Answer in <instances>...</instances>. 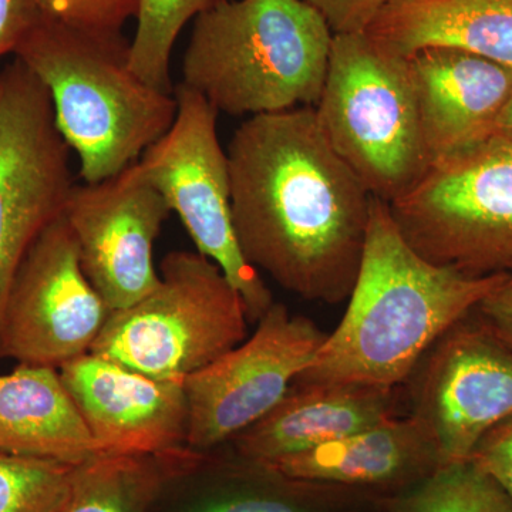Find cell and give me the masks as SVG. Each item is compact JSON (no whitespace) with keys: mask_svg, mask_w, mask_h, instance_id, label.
Returning a JSON list of instances; mask_svg holds the SVG:
<instances>
[{"mask_svg":"<svg viewBox=\"0 0 512 512\" xmlns=\"http://www.w3.org/2000/svg\"><path fill=\"white\" fill-rule=\"evenodd\" d=\"M227 156L235 237L248 264L306 301H348L373 195L326 140L315 107L248 117Z\"/></svg>","mask_w":512,"mask_h":512,"instance_id":"6da1fadb","label":"cell"},{"mask_svg":"<svg viewBox=\"0 0 512 512\" xmlns=\"http://www.w3.org/2000/svg\"><path fill=\"white\" fill-rule=\"evenodd\" d=\"M505 274L467 275L431 264L373 197L369 231L348 309L293 383H407L448 328L477 308Z\"/></svg>","mask_w":512,"mask_h":512,"instance_id":"7a4b0ae2","label":"cell"},{"mask_svg":"<svg viewBox=\"0 0 512 512\" xmlns=\"http://www.w3.org/2000/svg\"><path fill=\"white\" fill-rule=\"evenodd\" d=\"M46 87L57 130L79 158L84 183L114 177L137 163L173 126L174 93L131 70L130 43L40 18L15 52Z\"/></svg>","mask_w":512,"mask_h":512,"instance_id":"3957f363","label":"cell"},{"mask_svg":"<svg viewBox=\"0 0 512 512\" xmlns=\"http://www.w3.org/2000/svg\"><path fill=\"white\" fill-rule=\"evenodd\" d=\"M332 40L301 0H224L194 20L181 83L228 116L315 107Z\"/></svg>","mask_w":512,"mask_h":512,"instance_id":"277c9868","label":"cell"},{"mask_svg":"<svg viewBox=\"0 0 512 512\" xmlns=\"http://www.w3.org/2000/svg\"><path fill=\"white\" fill-rule=\"evenodd\" d=\"M320 130L373 197L392 202L429 170L409 62L366 33L333 35Z\"/></svg>","mask_w":512,"mask_h":512,"instance_id":"5b68a950","label":"cell"},{"mask_svg":"<svg viewBox=\"0 0 512 512\" xmlns=\"http://www.w3.org/2000/svg\"><path fill=\"white\" fill-rule=\"evenodd\" d=\"M160 284L111 312L90 353L158 380H181L248 338L247 306L200 252L165 255Z\"/></svg>","mask_w":512,"mask_h":512,"instance_id":"8992f818","label":"cell"},{"mask_svg":"<svg viewBox=\"0 0 512 512\" xmlns=\"http://www.w3.org/2000/svg\"><path fill=\"white\" fill-rule=\"evenodd\" d=\"M410 247L467 275L512 269V138L491 136L434 161L389 202Z\"/></svg>","mask_w":512,"mask_h":512,"instance_id":"52a82bcc","label":"cell"},{"mask_svg":"<svg viewBox=\"0 0 512 512\" xmlns=\"http://www.w3.org/2000/svg\"><path fill=\"white\" fill-rule=\"evenodd\" d=\"M173 126L144 151L141 170L180 217L201 255L220 266L258 323L274 305L264 279L242 255L231 207L227 151L218 137V111L210 101L180 83L174 89Z\"/></svg>","mask_w":512,"mask_h":512,"instance_id":"ba28073f","label":"cell"},{"mask_svg":"<svg viewBox=\"0 0 512 512\" xmlns=\"http://www.w3.org/2000/svg\"><path fill=\"white\" fill-rule=\"evenodd\" d=\"M73 187L49 93L15 57L0 70V313L23 258L62 217Z\"/></svg>","mask_w":512,"mask_h":512,"instance_id":"9c48e42d","label":"cell"},{"mask_svg":"<svg viewBox=\"0 0 512 512\" xmlns=\"http://www.w3.org/2000/svg\"><path fill=\"white\" fill-rule=\"evenodd\" d=\"M328 335L275 303L245 342L184 380L187 446L205 453L232 441L284 399Z\"/></svg>","mask_w":512,"mask_h":512,"instance_id":"30bf717a","label":"cell"},{"mask_svg":"<svg viewBox=\"0 0 512 512\" xmlns=\"http://www.w3.org/2000/svg\"><path fill=\"white\" fill-rule=\"evenodd\" d=\"M110 313L84 275L62 215L33 242L13 276L0 313V356L60 369L90 353Z\"/></svg>","mask_w":512,"mask_h":512,"instance_id":"8fae6325","label":"cell"},{"mask_svg":"<svg viewBox=\"0 0 512 512\" xmlns=\"http://www.w3.org/2000/svg\"><path fill=\"white\" fill-rule=\"evenodd\" d=\"M412 416L446 464L468 461L495 424L512 414V348L468 313L448 328L407 382Z\"/></svg>","mask_w":512,"mask_h":512,"instance_id":"7c38bea8","label":"cell"},{"mask_svg":"<svg viewBox=\"0 0 512 512\" xmlns=\"http://www.w3.org/2000/svg\"><path fill=\"white\" fill-rule=\"evenodd\" d=\"M170 212L138 161L100 183L74 184L63 217L84 275L111 312L134 305L160 284L153 248Z\"/></svg>","mask_w":512,"mask_h":512,"instance_id":"4fadbf2b","label":"cell"},{"mask_svg":"<svg viewBox=\"0 0 512 512\" xmlns=\"http://www.w3.org/2000/svg\"><path fill=\"white\" fill-rule=\"evenodd\" d=\"M103 453L157 456L187 448L181 380H158L87 353L59 369Z\"/></svg>","mask_w":512,"mask_h":512,"instance_id":"5bb4252c","label":"cell"},{"mask_svg":"<svg viewBox=\"0 0 512 512\" xmlns=\"http://www.w3.org/2000/svg\"><path fill=\"white\" fill-rule=\"evenodd\" d=\"M407 62L431 164L493 134L512 93L510 67L454 47H426Z\"/></svg>","mask_w":512,"mask_h":512,"instance_id":"9a60e30c","label":"cell"},{"mask_svg":"<svg viewBox=\"0 0 512 512\" xmlns=\"http://www.w3.org/2000/svg\"><path fill=\"white\" fill-rule=\"evenodd\" d=\"M266 466L284 476L340 485L384 500L412 490L444 463L429 431L409 414Z\"/></svg>","mask_w":512,"mask_h":512,"instance_id":"2e32d148","label":"cell"},{"mask_svg":"<svg viewBox=\"0 0 512 512\" xmlns=\"http://www.w3.org/2000/svg\"><path fill=\"white\" fill-rule=\"evenodd\" d=\"M396 416V389L360 383H293L271 412L232 443L237 457L266 466Z\"/></svg>","mask_w":512,"mask_h":512,"instance_id":"e0dca14e","label":"cell"},{"mask_svg":"<svg viewBox=\"0 0 512 512\" xmlns=\"http://www.w3.org/2000/svg\"><path fill=\"white\" fill-rule=\"evenodd\" d=\"M185 494L165 512H375L379 498L284 476L252 461H202L177 478Z\"/></svg>","mask_w":512,"mask_h":512,"instance_id":"ac0fdd59","label":"cell"},{"mask_svg":"<svg viewBox=\"0 0 512 512\" xmlns=\"http://www.w3.org/2000/svg\"><path fill=\"white\" fill-rule=\"evenodd\" d=\"M0 451L73 466L104 454L59 369L32 365L0 375Z\"/></svg>","mask_w":512,"mask_h":512,"instance_id":"d6986e66","label":"cell"},{"mask_svg":"<svg viewBox=\"0 0 512 512\" xmlns=\"http://www.w3.org/2000/svg\"><path fill=\"white\" fill-rule=\"evenodd\" d=\"M365 33L404 59L454 47L512 69V0H392Z\"/></svg>","mask_w":512,"mask_h":512,"instance_id":"ffe728a7","label":"cell"},{"mask_svg":"<svg viewBox=\"0 0 512 512\" xmlns=\"http://www.w3.org/2000/svg\"><path fill=\"white\" fill-rule=\"evenodd\" d=\"M204 460L190 447L157 456L100 454L76 467L64 512H153L168 484Z\"/></svg>","mask_w":512,"mask_h":512,"instance_id":"44dd1931","label":"cell"},{"mask_svg":"<svg viewBox=\"0 0 512 512\" xmlns=\"http://www.w3.org/2000/svg\"><path fill=\"white\" fill-rule=\"evenodd\" d=\"M375 512H512V501L470 461L446 464L416 485L377 503Z\"/></svg>","mask_w":512,"mask_h":512,"instance_id":"7402d4cb","label":"cell"},{"mask_svg":"<svg viewBox=\"0 0 512 512\" xmlns=\"http://www.w3.org/2000/svg\"><path fill=\"white\" fill-rule=\"evenodd\" d=\"M224 0H137V28L130 43L131 70L150 86L174 93L171 55L177 37L192 19Z\"/></svg>","mask_w":512,"mask_h":512,"instance_id":"603a6c76","label":"cell"},{"mask_svg":"<svg viewBox=\"0 0 512 512\" xmlns=\"http://www.w3.org/2000/svg\"><path fill=\"white\" fill-rule=\"evenodd\" d=\"M76 467L0 451V512H64Z\"/></svg>","mask_w":512,"mask_h":512,"instance_id":"cb8c5ba5","label":"cell"},{"mask_svg":"<svg viewBox=\"0 0 512 512\" xmlns=\"http://www.w3.org/2000/svg\"><path fill=\"white\" fill-rule=\"evenodd\" d=\"M42 18L86 32L120 35L137 0H36Z\"/></svg>","mask_w":512,"mask_h":512,"instance_id":"d4e9b609","label":"cell"},{"mask_svg":"<svg viewBox=\"0 0 512 512\" xmlns=\"http://www.w3.org/2000/svg\"><path fill=\"white\" fill-rule=\"evenodd\" d=\"M468 461L493 478L512 501V414L481 437Z\"/></svg>","mask_w":512,"mask_h":512,"instance_id":"484cf974","label":"cell"},{"mask_svg":"<svg viewBox=\"0 0 512 512\" xmlns=\"http://www.w3.org/2000/svg\"><path fill=\"white\" fill-rule=\"evenodd\" d=\"M325 20L333 35L365 33L392 0H301Z\"/></svg>","mask_w":512,"mask_h":512,"instance_id":"4316f807","label":"cell"},{"mask_svg":"<svg viewBox=\"0 0 512 512\" xmlns=\"http://www.w3.org/2000/svg\"><path fill=\"white\" fill-rule=\"evenodd\" d=\"M40 18L36 0H0V59L15 55Z\"/></svg>","mask_w":512,"mask_h":512,"instance_id":"83f0119b","label":"cell"},{"mask_svg":"<svg viewBox=\"0 0 512 512\" xmlns=\"http://www.w3.org/2000/svg\"><path fill=\"white\" fill-rule=\"evenodd\" d=\"M485 328L512 348V269L474 309Z\"/></svg>","mask_w":512,"mask_h":512,"instance_id":"f1b7e54d","label":"cell"},{"mask_svg":"<svg viewBox=\"0 0 512 512\" xmlns=\"http://www.w3.org/2000/svg\"><path fill=\"white\" fill-rule=\"evenodd\" d=\"M493 134L512 138V93L495 120Z\"/></svg>","mask_w":512,"mask_h":512,"instance_id":"f546056e","label":"cell"}]
</instances>
